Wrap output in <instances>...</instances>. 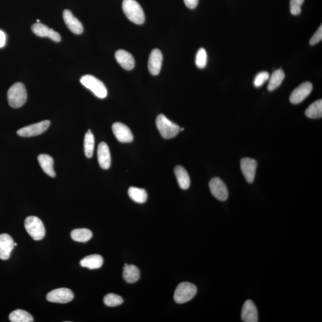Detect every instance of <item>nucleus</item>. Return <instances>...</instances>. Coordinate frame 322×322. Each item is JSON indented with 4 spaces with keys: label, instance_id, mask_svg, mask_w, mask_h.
I'll list each match as a JSON object with an SVG mask.
<instances>
[{
    "label": "nucleus",
    "instance_id": "f257e3e1",
    "mask_svg": "<svg viewBox=\"0 0 322 322\" xmlns=\"http://www.w3.org/2000/svg\"><path fill=\"white\" fill-rule=\"evenodd\" d=\"M122 8L127 18L133 23L141 25L145 22V13L141 6L136 0H123Z\"/></svg>",
    "mask_w": 322,
    "mask_h": 322
},
{
    "label": "nucleus",
    "instance_id": "f03ea898",
    "mask_svg": "<svg viewBox=\"0 0 322 322\" xmlns=\"http://www.w3.org/2000/svg\"><path fill=\"white\" fill-rule=\"evenodd\" d=\"M9 105L13 108H19L27 101V93L26 87L22 83H16L8 91Z\"/></svg>",
    "mask_w": 322,
    "mask_h": 322
},
{
    "label": "nucleus",
    "instance_id": "7ed1b4c3",
    "mask_svg": "<svg viewBox=\"0 0 322 322\" xmlns=\"http://www.w3.org/2000/svg\"><path fill=\"white\" fill-rule=\"evenodd\" d=\"M156 125L161 135L165 139L173 138L180 131L179 126L169 120L163 114L159 115L156 118Z\"/></svg>",
    "mask_w": 322,
    "mask_h": 322
},
{
    "label": "nucleus",
    "instance_id": "20e7f679",
    "mask_svg": "<svg viewBox=\"0 0 322 322\" xmlns=\"http://www.w3.org/2000/svg\"><path fill=\"white\" fill-rule=\"evenodd\" d=\"M80 82L87 89L92 91L94 95L98 98L104 99L107 96V89L105 84L92 75H86L83 76L81 78Z\"/></svg>",
    "mask_w": 322,
    "mask_h": 322
},
{
    "label": "nucleus",
    "instance_id": "39448f33",
    "mask_svg": "<svg viewBox=\"0 0 322 322\" xmlns=\"http://www.w3.org/2000/svg\"><path fill=\"white\" fill-rule=\"evenodd\" d=\"M196 293L197 288L193 284L189 282L181 283L175 290L174 301L177 304H184L191 301L195 296Z\"/></svg>",
    "mask_w": 322,
    "mask_h": 322
},
{
    "label": "nucleus",
    "instance_id": "423d86ee",
    "mask_svg": "<svg viewBox=\"0 0 322 322\" xmlns=\"http://www.w3.org/2000/svg\"><path fill=\"white\" fill-rule=\"evenodd\" d=\"M25 228L27 232L34 240H42L45 236V228L42 221L34 216L28 217L25 220Z\"/></svg>",
    "mask_w": 322,
    "mask_h": 322
},
{
    "label": "nucleus",
    "instance_id": "0eeeda50",
    "mask_svg": "<svg viewBox=\"0 0 322 322\" xmlns=\"http://www.w3.org/2000/svg\"><path fill=\"white\" fill-rule=\"evenodd\" d=\"M50 124H51V122L49 120L41 121L38 123L21 128V129L17 131V133L19 136L24 137L38 136L48 130Z\"/></svg>",
    "mask_w": 322,
    "mask_h": 322
},
{
    "label": "nucleus",
    "instance_id": "6e6552de",
    "mask_svg": "<svg viewBox=\"0 0 322 322\" xmlns=\"http://www.w3.org/2000/svg\"><path fill=\"white\" fill-rule=\"evenodd\" d=\"M74 294L70 289L59 288L52 290L46 296L48 301L58 304H67L74 299Z\"/></svg>",
    "mask_w": 322,
    "mask_h": 322
},
{
    "label": "nucleus",
    "instance_id": "1a4fd4ad",
    "mask_svg": "<svg viewBox=\"0 0 322 322\" xmlns=\"http://www.w3.org/2000/svg\"><path fill=\"white\" fill-rule=\"evenodd\" d=\"M209 189L212 195L219 201H226L229 196L227 187L220 178L215 177L210 181Z\"/></svg>",
    "mask_w": 322,
    "mask_h": 322
},
{
    "label": "nucleus",
    "instance_id": "9d476101",
    "mask_svg": "<svg viewBox=\"0 0 322 322\" xmlns=\"http://www.w3.org/2000/svg\"><path fill=\"white\" fill-rule=\"evenodd\" d=\"M312 86L310 82L303 83L293 91L290 96V101L293 104H299L302 102L312 92Z\"/></svg>",
    "mask_w": 322,
    "mask_h": 322
},
{
    "label": "nucleus",
    "instance_id": "9b49d317",
    "mask_svg": "<svg viewBox=\"0 0 322 322\" xmlns=\"http://www.w3.org/2000/svg\"><path fill=\"white\" fill-rule=\"evenodd\" d=\"M240 167L246 181L249 183L254 182L257 168V162L252 158H243L240 161Z\"/></svg>",
    "mask_w": 322,
    "mask_h": 322
},
{
    "label": "nucleus",
    "instance_id": "f8f14e48",
    "mask_svg": "<svg viewBox=\"0 0 322 322\" xmlns=\"http://www.w3.org/2000/svg\"><path fill=\"white\" fill-rule=\"evenodd\" d=\"M31 30L37 36L48 37L56 42H59L61 40L60 34L42 23H37L33 24L31 27Z\"/></svg>",
    "mask_w": 322,
    "mask_h": 322
},
{
    "label": "nucleus",
    "instance_id": "ddd939ff",
    "mask_svg": "<svg viewBox=\"0 0 322 322\" xmlns=\"http://www.w3.org/2000/svg\"><path fill=\"white\" fill-rule=\"evenodd\" d=\"M112 131L119 142L130 143L133 141L132 133L126 125L121 123H115L112 125Z\"/></svg>",
    "mask_w": 322,
    "mask_h": 322
},
{
    "label": "nucleus",
    "instance_id": "4468645a",
    "mask_svg": "<svg viewBox=\"0 0 322 322\" xmlns=\"http://www.w3.org/2000/svg\"><path fill=\"white\" fill-rule=\"evenodd\" d=\"M162 60L163 56L162 52L157 49L153 50L150 54L148 61L149 71L153 76H157L160 73Z\"/></svg>",
    "mask_w": 322,
    "mask_h": 322
},
{
    "label": "nucleus",
    "instance_id": "2eb2a0df",
    "mask_svg": "<svg viewBox=\"0 0 322 322\" xmlns=\"http://www.w3.org/2000/svg\"><path fill=\"white\" fill-rule=\"evenodd\" d=\"M13 239L8 234H0V259L6 260L10 257L14 248Z\"/></svg>",
    "mask_w": 322,
    "mask_h": 322
},
{
    "label": "nucleus",
    "instance_id": "dca6fc26",
    "mask_svg": "<svg viewBox=\"0 0 322 322\" xmlns=\"http://www.w3.org/2000/svg\"><path fill=\"white\" fill-rule=\"evenodd\" d=\"M65 23L71 32L76 34H81L83 32V27L81 22L74 17L73 13L68 9L63 12Z\"/></svg>",
    "mask_w": 322,
    "mask_h": 322
},
{
    "label": "nucleus",
    "instance_id": "f3484780",
    "mask_svg": "<svg viewBox=\"0 0 322 322\" xmlns=\"http://www.w3.org/2000/svg\"><path fill=\"white\" fill-rule=\"evenodd\" d=\"M241 317L242 320L244 322L258 321L257 308L251 300H248L243 304Z\"/></svg>",
    "mask_w": 322,
    "mask_h": 322
},
{
    "label": "nucleus",
    "instance_id": "a211bd4d",
    "mask_svg": "<svg viewBox=\"0 0 322 322\" xmlns=\"http://www.w3.org/2000/svg\"><path fill=\"white\" fill-rule=\"evenodd\" d=\"M98 159L100 166L103 170L110 168L111 158L109 147L105 142L99 144L98 149Z\"/></svg>",
    "mask_w": 322,
    "mask_h": 322
},
{
    "label": "nucleus",
    "instance_id": "6ab92c4d",
    "mask_svg": "<svg viewBox=\"0 0 322 322\" xmlns=\"http://www.w3.org/2000/svg\"><path fill=\"white\" fill-rule=\"evenodd\" d=\"M115 59L122 68L126 70H131L135 65V60L132 55L125 50H118L115 54Z\"/></svg>",
    "mask_w": 322,
    "mask_h": 322
},
{
    "label": "nucleus",
    "instance_id": "aec40b11",
    "mask_svg": "<svg viewBox=\"0 0 322 322\" xmlns=\"http://www.w3.org/2000/svg\"><path fill=\"white\" fill-rule=\"evenodd\" d=\"M174 173L180 188L183 190L188 189L190 186V179L186 169L181 165H178L174 169Z\"/></svg>",
    "mask_w": 322,
    "mask_h": 322
},
{
    "label": "nucleus",
    "instance_id": "412c9836",
    "mask_svg": "<svg viewBox=\"0 0 322 322\" xmlns=\"http://www.w3.org/2000/svg\"><path fill=\"white\" fill-rule=\"evenodd\" d=\"M140 270L135 265L127 264L124 265L123 276L127 283H136L140 279Z\"/></svg>",
    "mask_w": 322,
    "mask_h": 322
},
{
    "label": "nucleus",
    "instance_id": "4be33fe9",
    "mask_svg": "<svg viewBox=\"0 0 322 322\" xmlns=\"http://www.w3.org/2000/svg\"><path fill=\"white\" fill-rule=\"evenodd\" d=\"M103 259L99 255H91L84 258L80 261L81 267L89 268L90 270L98 269L102 266Z\"/></svg>",
    "mask_w": 322,
    "mask_h": 322
},
{
    "label": "nucleus",
    "instance_id": "5701e85b",
    "mask_svg": "<svg viewBox=\"0 0 322 322\" xmlns=\"http://www.w3.org/2000/svg\"><path fill=\"white\" fill-rule=\"evenodd\" d=\"M38 161L41 168L46 174L51 177L56 176L53 169V159L51 156L46 154H41L38 156Z\"/></svg>",
    "mask_w": 322,
    "mask_h": 322
},
{
    "label": "nucleus",
    "instance_id": "b1692460",
    "mask_svg": "<svg viewBox=\"0 0 322 322\" xmlns=\"http://www.w3.org/2000/svg\"><path fill=\"white\" fill-rule=\"evenodd\" d=\"M284 78H285V74H284L282 69L275 71L269 78V84H268V90L273 91L278 88L282 84Z\"/></svg>",
    "mask_w": 322,
    "mask_h": 322
},
{
    "label": "nucleus",
    "instance_id": "393cba45",
    "mask_svg": "<svg viewBox=\"0 0 322 322\" xmlns=\"http://www.w3.org/2000/svg\"><path fill=\"white\" fill-rule=\"evenodd\" d=\"M128 194L133 201L139 203V204H143L148 199V194H147L146 190L138 188V187H130L128 191Z\"/></svg>",
    "mask_w": 322,
    "mask_h": 322
},
{
    "label": "nucleus",
    "instance_id": "a878e982",
    "mask_svg": "<svg viewBox=\"0 0 322 322\" xmlns=\"http://www.w3.org/2000/svg\"><path fill=\"white\" fill-rule=\"evenodd\" d=\"M93 236L92 232L89 229H80L72 231L71 238L77 242L85 243L88 242Z\"/></svg>",
    "mask_w": 322,
    "mask_h": 322
},
{
    "label": "nucleus",
    "instance_id": "bb28decb",
    "mask_svg": "<svg viewBox=\"0 0 322 322\" xmlns=\"http://www.w3.org/2000/svg\"><path fill=\"white\" fill-rule=\"evenodd\" d=\"M9 320L12 322H32L33 318L28 312L17 309L9 315Z\"/></svg>",
    "mask_w": 322,
    "mask_h": 322
},
{
    "label": "nucleus",
    "instance_id": "cd10ccee",
    "mask_svg": "<svg viewBox=\"0 0 322 322\" xmlns=\"http://www.w3.org/2000/svg\"><path fill=\"white\" fill-rule=\"evenodd\" d=\"M94 148H95V137L92 131L89 130L84 137V153L87 158L92 157Z\"/></svg>",
    "mask_w": 322,
    "mask_h": 322
},
{
    "label": "nucleus",
    "instance_id": "c85d7f7f",
    "mask_svg": "<svg viewBox=\"0 0 322 322\" xmlns=\"http://www.w3.org/2000/svg\"><path fill=\"white\" fill-rule=\"evenodd\" d=\"M305 115L309 118L317 119L322 117L321 99L312 103L305 111Z\"/></svg>",
    "mask_w": 322,
    "mask_h": 322
},
{
    "label": "nucleus",
    "instance_id": "c756f323",
    "mask_svg": "<svg viewBox=\"0 0 322 322\" xmlns=\"http://www.w3.org/2000/svg\"><path fill=\"white\" fill-rule=\"evenodd\" d=\"M124 301L120 296L114 293L106 295L103 299V302L108 307H114L123 304Z\"/></svg>",
    "mask_w": 322,
    "mask_h": 322
},
{
    "label": "nucleus",
    "instance_id": "7c9ffc66",
    "mask_svg": "<svg viewBox=\"0 0 322 322\" xmlns=\"http://www.w3.org/2000/svg\"><path fill=\"white\" fill-rule=\"evenodd\" d=\"M196 65L200 69L204 68L207 63V53L204 48L199 49L196 56Z\"/></svg>",
    "mask_w": 322,
    "mask_h": 322
},
{
    "label": "nucleus",
    "instance_id": "2f4dec72",
    "mask_svg": "<svg viewBox=\"0 0 322 322\" xmlns=\"http://www.w3.org/2000/svg\"><path fill=\"white\" fill-rule=\"evenodd\" d=\"M269 78L270 74L268 72H261V73H258L255 78L254 81V86L256 87H261L267 80H269Z\"/></svg>",
    "mask_w": 322,
    "mask_h": 322
},
{
    "label": "nucleus",
    "instance_id": "473e14b6",
    "mask_svg": "<svg viewBox=\"0 0 322 322\" xmlns=\"http://www.w3.org/2000/svg\"><path fill=\"white\" fill-rule=\"evenodd\" d=\"M304 0H290V12L293 15H298L301 12V6Z\"/></svg>",
    "mask_w": 322,
    "mask_h": 322
},
{
    "label": "nucleus",
    "instance_id": "72a5a7b5",
    "mask_svg": "<svg viewBox=\"0 0 322 322\" xmlns=\"http://www.w3.org/2000/svg\"><path fill=\"white\" fill-rule=\"evenodd\" d=\"M322 40V27L321 26L318 28V29L311 37L309 44L313 46L321 42Z\"/></svg>",
    "mask_w": 322,
    "mask_h": 322
},
{
    "label": "nucleus",
    "instance_id": "f704fd0d",
    "mask_svg": "<svg viewBox=\"0 0 322 322\" xmlns=\"http://www.w3.org/2000/svg\"><path fill=\"white\" fill-rule=\"evenodd\" d=\"M187 8L195 9L198 6L199 0H184Z\"/></svg>",
    "mask_w": 322,
    "mask_h": 322
},
{
    "label": "nucleus",
    "instance_id": "c9c22d12",
    "mask_svg": "<svg viewBox=\"0 0 322 322\" xmlns=\"http://www.w3.org/2000/svg\"><path fill=\"white\" fill-rule=\"evenodd\" d=\"M6 35L4 32L0 30V48L5 45Z\"/></svg>",
    "mask_w": 322,
    "mask_h": 322
}]
</instances>
